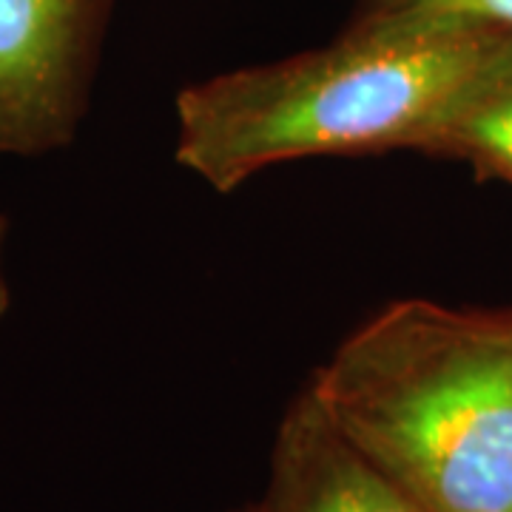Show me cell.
Wrapping results in <instances>:
<instances>
[{"label":"cell","mask_w":512,"mask_h":512,"mask_svg":"<svg viewBox=\"0 0 512 512\" xmlns=\"http://www.w3.org/2000/svg\"><path fill=\"white\" fill-rule=\"evenodd\" d=\"M259 512H427L362 456L305 387L276 430Z\"/></svg>","instance_id":"277c9868"},{"label":"cell","mask_w":512,"mask_h":512,"mask_svg":"<svg viewBox=\"0 0 512 512\" xmlns=\"http://www.w3.org/2000/svg\"><path fill=\"white\" fill-rule=\"evenodd\" d=\"M504 32L367 23L319 49L222 72L174 100V157L231 194L308 157L419 151L450 97Z\"/></svg>","instance_id":"6da1fadb"},{"label":"cell","mask_w":512,"mask_h":512,"mask_svg":"<svg viewBox=\"0 0 512 512\" xmlns=\"http://www.w3.org/2000/svg\"><path fill=\"white\" fill-rule=\"evenodd\" d=\"M350 20L464 26L512 35V0H356Z\"/></svg>","instance_id":"8992f818"},{"label":"cell","mask_w":512,"mask_h":512,"mask_svg":"<svg viewBox=\"0 0 512 512\" xmlns=\"http://www.w3.org/2000/svg\"><path fill=\"white\" fill-rule=\"evenodd\" d=\"M6 239H9V220L0 214V322L12 311V282L6 274Z\"/></svg>","instance_id":"52a82bcc"},{"label":"cell","mask_w":512,"mask_h":512,"mask_svg":"<svg viewBox=\"0 0 512 512\" xmlns=\"http://www.w3.org/2000/svg\"><path fill=\"white\" fill-rule=\"evenodd\" d=\"M237 512H259V504H251V507H245V510H237Z\"/></svg>","instance_id":"ba28073f"},{"label":"cell","mask_w":512,"mask_h":512,"mask_svg":"<svg viewBox=\"0 0 512 512\" xmlns=\"http://www.w3.org/2000/svg\"><path fill=\"white\" fill-rule=\"evenodd\" d=\"M308 390L427 512H512V308L393 302L350 330Z\"/></svg>","instance_id":"7a4b0ae2"},{"label":"cell","mask_w":512,"mask_h":512,"mask_svg":"<svg viewBox=\"0 0 512 512\" xmlns=\"http://www.w3.org/2000/svg\"><path fill=\"white\" fill-rule=\"evenodd\" d=\"M419 154L467 163L481 180L512 185V35H504L461 83Z\"/></svg>","instance_id":"5b68a950"},{"label":"cell","mask_w":512,"mask_h":512,"mask_svg":"<svg viewBox=\"0 0 512 512\" xmlns=\"http://www.w3.org/2000/svg\"><path fill=\"white\" fill-rule=\"evenodd\" d=\"M114 0H0V160L69 148L89 117Z\"/></svg>","instance_id":"3957f363"}]
</instances>
